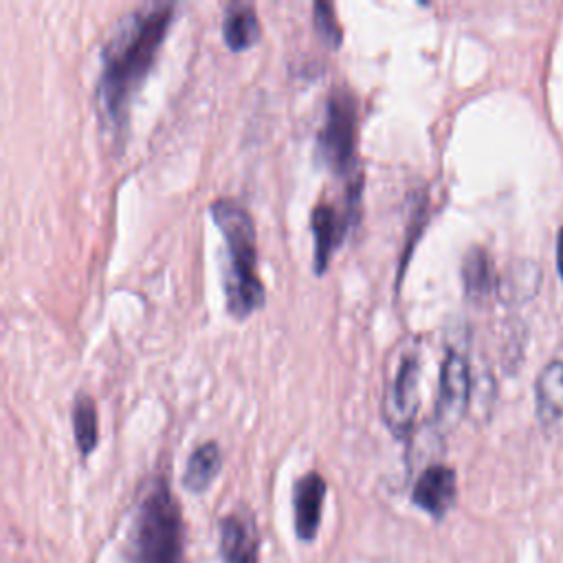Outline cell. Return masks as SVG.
<instances>
[{
  "label": "cell",
  "instance_id": "6da1fadb",
  "mask_svg": "<svg viewBox=\"0 0 563 563\" xmlns=\"http://www.w3.org/2000/svg\"><path fill=\"white\" fill-rule=\"evenodd\" d=\"M172 2H154L125 13L108 33L101 48L97 106L110 128L128 123L132 97L156 62L158 48L174 20Z\"/></svg>",
  "mask_w": 563,
  "mask_h": 563
},
{
  "label": "cell",
  "instance_id": "7a4b0ae2",
  "mask_svg": "<svg viewBox=\"0 0 563 563\" xmlns=\"http://www.w3.org/2000/svg\"><path fill=\"white\" fill-rule=\"evenodd\" d=\"M209 216L218 227L227 249L224 297L227 310L235 319H246L264 306V284L257 273L255 224L249 209L235 198H216L209 205Z\"/></svg>",
  "mask_w": 563,
  "mask_h": 563
},
{
  "label": "cell",
  "instance_id": "3957f363",
  "mask_svg": "<svg viewBox=\"0 0 563 563\" xmlns=\"http://www.w3.org/2000/svg\"><path fill=\"white\" fill-rule=\"evenodd\" d=\"M183 545L180 508L163 477L143 493L132 526V563H178Z\"/></svg>",
  "mask_w": 563,
  "mask_h": 563
},
{
  "label": "cell",
  "instance_id": "277c9868",
  "mask_svg": "<svg viewBox=\"0 0 563 563\" xmlns=\"http://www.w3.org/2000/svg\"><path fill=\"white\" fill-rule=\"evenodd\" d=\"M356 141H358L356 97L345 86L332 88L325 99L321 128L317 130L314 154L319 165H323L334 176L358 178L361 172L356 163Z\"/></svg>",
  "mask_w": 563,
  "mask_h": 563
},
{
  "label": "cell",
  "instance_id": "5b68a950",
  "mask_svg": "<svg viewBox=\"0 0 563 563\" xmlns=\"http://www.w3.org/2000/svg\"><path fill=\"white\" fill-rule=\"evenodd\" d=\"M361 187H363V176L350 183L343 207H336L330 200H319L314 205L310 213V229H312V244H314L312 264L317 275L325 273L334 251L341 246L347 231L356 222L361 213Z\"/></svg>",
  "mask_w": 563,
  "mask_h": 563
},
{
  "label": "cell",
  "instance_id": "8992f818",
  "mask_svg": "<svg viewBox=\"0 0 563 563\" xmlns=\"http://www.w3.org/2000/svg\"><path fill=\"white\" fill-rule=\"evenodd\" d=\"M418 383H420V361L413 352L400 358V365L383 398V418L389 431L405 440L409 438L418 411Z\"/></svg>",
  "mask_w": 563,
  "mask_h": 563
},
{
  "label": "cell",
  "instance_id": "52a82bcc",
  "mask_svg": "<svg viewBox=\"0 0 563 563\" xmlns=\"http://www.w3.org/2000/svg\"><path fill=\"white\" fill-rule=\"evenodd\" d=\"M471 389L468 363L462 352L449 350L440 369V389L435 402V418L442 424H453L466 409Z\"/></svg>",
  "mask_w": 563,
  "mask_h": 563
},
{
  "label": "cell",
  "instance_id": "ba28073f",
  "mask_svg": "<svg viewBox=\"0 0 563 563\" xmlns=\"http://www.w3.org/2000/svg\"><path fill=\"white\" fill-rule=\"evenodd\" d=\"M457 495L455 471L444 464L427 466L413 484L411 499L418 508L429 512L435 519H442L453 506Z\"/></svg>",
  "mask_w": 563,
  "mask_h": 563
},
{
  "label": "cell",
  "instance_id": "9c48e42d",
  "mask_svg": "<svg viewBox=\"0 0 563 563\" xmlns=\"http://www.w3.org/2000/svg\"><path fill=\"white\" fill-rule=\"evenodd\" d=\"M325 499V479L321 473L310 471L297 479L292 488V517H295V532L301 541H312L323 512Z\"/></svg>",
  "mask_w": 563,
  "mask_h": 563
},
{
  "label": "cell",
  "instance_id": "30bf717a",
  "mask_svg": "<svg viewBox=\"0 0 563 563\" xmlns=\"http://www.w3.org/2000/svg\"><path fill=\"white\" fill-rule=\"evenodd\" d=\"M220 554L224 563H260V539L246 515H227L220 521Z\"/></svg>",
  "mask_w": 563,
  "mask_h": 563
},
{
  "label": "cell",
  "instance_id": "8fae6325",
  "mask_svg": "<svg viewBox=\"0 0 563 563\" xmlns=\"http://www.w3.org/2000/svg\"><path fill=\"white\" fill-rule=\"evenodd\" d=\"M222 37L231 51H244L260 42L262 24L253 4L233 2L222 18Z\"/></svg>",
  "mask_w": 563,
  "mask_h": 563
},
{
  "label": "cell",
  "instance_id": "7c38bea8",
  "mask_svg": "<svg viewBox=\"0 0 563 563\" xmlns=\"http://www.w3.org/2000/svg\"><path fill=\"white\" fill-rule=\"evenodd\" d=\"M222 466V453L220 446L209 440L198 444L191 455L187 457L185 471H183V484L191 493H202L209 488V484L216 479Z\"/></svg>",
  "mask_w": 563,
  "mask_h": 563
},
{
  "label": "cell",
  "instance_id": "4fadbf2b",
  "mask_svg": "<svg viewBox=\"0 0 563 563\" xmlns=\"http://www.w3.org/2000/svg\"><path fill=\"white\" fill-rule=\"evenodd\" d=\"M537 411L548 424L563 420V361H552L537 380Z\"/></svg>",
  "mask_w": 563,
  "mask_h": 563
},
{
  "label": "cell",
  "instance_id": "5bb4252c",
  "mask_svg": "<svg viewBox=\"0 0 563 563\" xmlns=\"http://www.w3.org/2000/svg\"><path fill=\"white\" fill-rule=\"evenodd\" d=\"M462 282H464V292L482 301L490 295L495 286V271L488 253L482 246H473L464 260H462Z\"/></svg>",
  "mask_w": 563,
  "mask_h": 563
},
{
  "label": "cell",
  "instance_id": "9a60e30c",
  "mask_svg": "<svg viewBox=\"0 0 563 563\" xmlns=\"http://www.w3.org/2000/svg\"><path fill=\"white\" fill-rule=\"evenodd\" d=\"M70 418H73V433H75L77 449L81 451V455L92 453V449L97 446V440H99L95 400L88 394H77L73 400Z\"/></svg>",
  "mask_w": 563,
  "mask_h": 563
},
{
  "label": "cell",
  "instance_id": "2e32d148",
  "mask_svg": "<svg viewBox=\"0 0 563 563\" xmlns=\"http://www.w3.org/2000/svg\"><path fill=\"white\" fill-rule=\"evenodd\" d=\"M312 24L317 35L332 48H336L343 40V31L341 24L336 20L334 7L330 2H314L312 4Z\"/></svg>",
  "mask_w": 563,
  "mask_h": 563
},
{
  "label": "cell",
  "instance_id": "e0dca14e",
  "mask_svg": "<svg viewBox=\"0 0 563 563\" xmlns=\"http://www.w3.org/2000/svg\"><path fill=\"white\" fill-rule=\"evenodd\" d=\"M556 264H559V273L563 277V227H561L559 238H556Z\"/></svg>",
  "mask_w": 563,
  "mask_h": 563
}]
</instances>
